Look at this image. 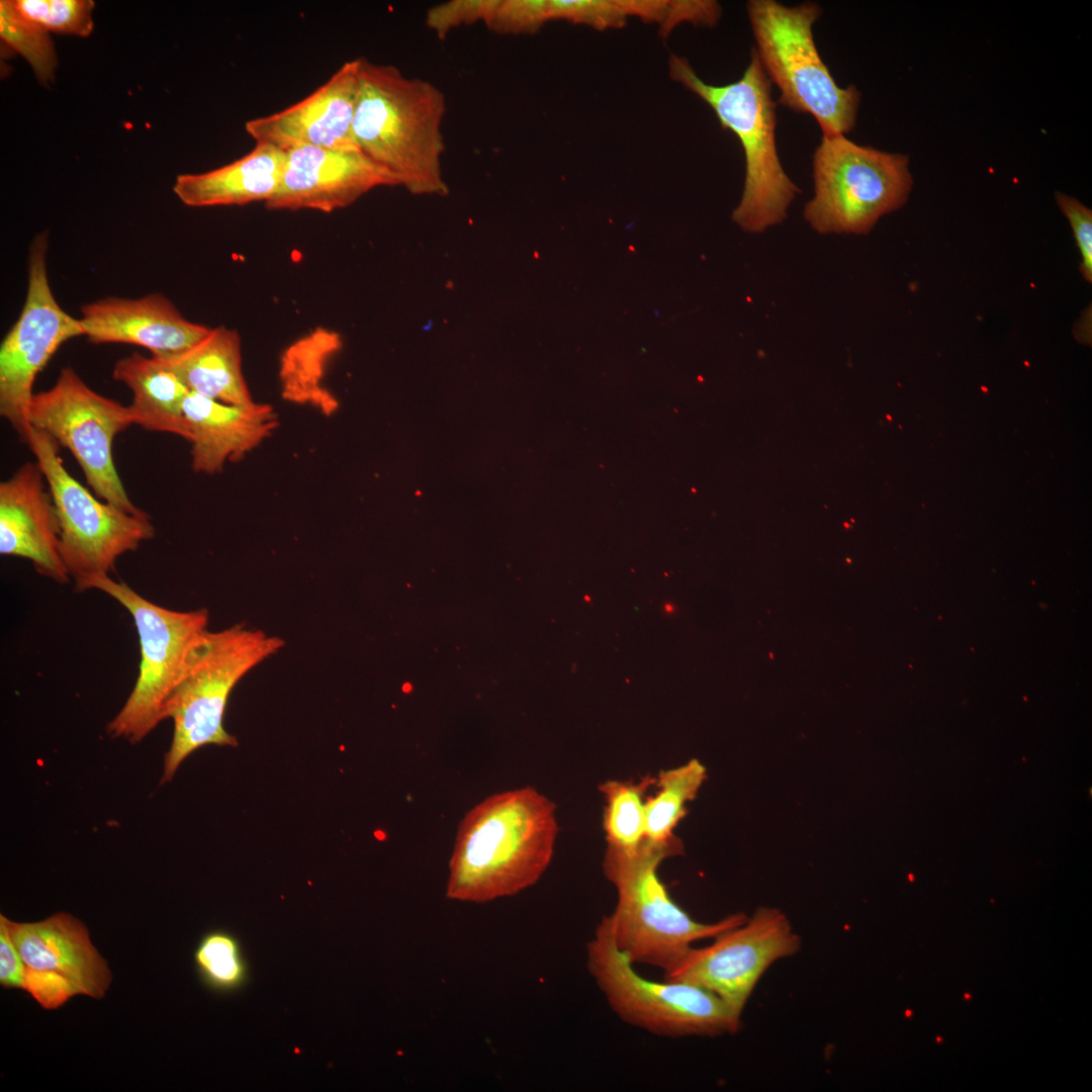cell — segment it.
<instances>
[{
    "label": "cell",
    "mask_w": 1092,
    "mask_h": 1092,
    "mask_svg": "<svg viewBox=\"0 0 1092 1092\" xmlns=\"http://www.w3.org/2000/svg\"><path fill=\"white\" fill-rule=\"evenodd\" d=\"M359 60L344 63L322 86L293 105L246 122L256 143L285 152L298 147L361 151L353 135Z\"/></svg>",
    "instance_id": "2e32d148"
},
{
    "label": "cell",
    "mask_w": 1092,
    "mask_h": 1092,
    "mask_svg": "<svg viewBox=\"0 0 1092 1092\" xmlns=\"http://www.w3.org/2000/svg\"><path fill=\"white\" fill-rule=\"evenodd\" d=\"M48 248L47 233L31 242L23 307L0 345V415L25 444L32 430L27 413L36 376L65 342L84 336L80 320L65 311L53 293Z\"/></svg>",
    "instance_id": "7c38bea8"
},
{
    "label": "cell",
    "mask_w": 1092,
    "mask_h": 1092,
    "mask_svg": "<svg viewBox=\"0 0 1092 1092\" xmlns=\"http://www.w3.org/2000/svg\"><path fill=\"white\" fill-rule=\"evenodd\" d=\"M92 588L108 595L127 610L139 635L141 661L135 684L106 727L110 736L134 744L164 720V706L179 682L193 648L208 631L209 614L205 608L181 612L161 607L110 575L87 580L82 590Z\"/></svg>",
    "instance_id": "52a82bcc"
},
{
    "label": "cell",
    "mask_w": 1092,
    "mask_h": 1092,
    "mask_svg": "<svg viewBox=\"0 0 1092 1092\" xmlns=\"http://www.w3.org/2000/svg\"><path fill=\"white\" fill-rule=\"evenodd\" d=\"M353 135L359 149L414 194H446L441 158L444 93L396 67L358 59Z\"/></svg>",
    "instance_id": "7a4b0ae2"
},
{
    "label": "cell",
    "mask_w": 1092,
    "mask_h": 1092,
    "mask_svg": "<svg viewBox=\"0 0 1092 1092\" xmlns=\"http://www.w3.org/2000/svg\"><path fill=\"white\" fill-rule=\"evenodd\" d=\"M79 320L84 336L92 344L135 345L154 357L182 353L211 329L184 317L161 293L138 298L104 297L84 304Z\"/></svg>",
    "instance_id": "ac0fdd59"
},
{
    "label": "cell",
    "mask_w": 1092,
    "mask_h": 1092,
    "mask_svg": "<svg viewBox=\"0 0 1092 1092\" xmlns=\"http://www.w3.org/2000/svg\"><path fill=\"white\" fill-rule=\"evenodd\" d=\"M681 853L684 844L677 836L661 843L645 840L633 851L606 847L603 871L618 896L607 919L617 947L633 965H649L666 973L694 942L715 938L748 918L736 913L715 923H701L681 909L657 874L663 860Z\"/></svg>",
    "instance_id": "3957f363"
},
{
    "label": "cell",
    "mask_w": 1092,
    "mask_h": 1092,
    "mask_svg": "<svg viewBox=\"0 0 1092 1092\" xmlns=\"http://www.w3.org/2000/svg\"><path fill=\"white\" fill-rule=\"evenodd\" d=\"M112 375L132 393L133 425L189 440L183 405L190 390L160 360L133 352L115 362Z\"/></svg>",
    "instance_id": "7402d4cb"
},
{
    "label": "cell",
    "mask_w": 1092,
    "mask_h": 1092,
    "mask_svg": "<svg viewBox=\"0 0 1092 1092\" xmlns=\"http://www.w3.org/2000/svg\"><path fill=\"white\" fill-rule=\"evenodd\" d=\"M556 806L532 787L491 795L460 822L446 897L483 903L533 886L549 867Z\"/></svg>",
    "instance_id": "6da1fadb"
},
{
    "label": "cell",
    "mask_w": 1092,
    "mask_h": 1092,
    "mask_svg": "<svg viewBox=\"0 0 1092 1092\" xmlns=\"http://www.w3.org/2000/svg\"><path fill=\"white\" fill-rule=\"evenodd\" d=\"M800 947L801 939L785 913L763 907L743 924L715 937L713 943L692 947L663 978L707 989L740 1021L745 1004L765 970L776 961L795 954Z\"/></svg>",
    "instance_id": "4fadbf2b"
},
{
    "label": "cell",
    "mask_w": 1092,
    "mask_h": 1092,
    "mask_svg": "<svg viewBox=\"0 0 1092 1092\" xmlns=\"http://www.w3.org/2000/svg\"><path fill=\"white\" fill-rule=\"evenodd\" d=\"M5 921L24 965L22 990L43 1009H58L77 995L105 996L112 973L81 920L58 912L36 922Z\"/></svg>",
    "instance_id": "5bb4252c"
},
{
    "label": "cell",
    "mask_w": 1092,
    "mask_h": 1092,
    "mask_svg": "<svg viewBox=\"0 0 1092 1092\" xmlns=\"http://www.w3.org/2000/svg\"><path fill=\"white\" fill-rule=\"evenodd\" d=\"M285 642L242 623L207 631L193 648L182 676L163 711L174 729L165 754L161 784L170 782L180 764L205 745H238L223 726L229 697L258 664L276 654Z\"/></svg>",
    "instance_id": "5b68a950"
},
{
    "label": "cell",
    "mask_w": 1092,
    "mask_h": 1092,
    "mask_svg": "<svg viewBox=\"0 0 1092 1092\" xmlns=\"http://www.w3.org/2000/svg\"><path fill=\"white\" fill-rule=\"evenodd\" d=\"M194 963L201 980L214 991H235L248 978L239 941L222 930H213L201 937L194 951Z\"/></svg>",
    "instance_id": "484cf974"
},
{
    "label": "cell",
    "mask_w": 1092,
    "mask_h": 1092,
    "mask_svg": "<svg viewBox=\"0 0 1092 1092\" xmlns=\"http://www.w3.org/2000/svg\"><path fill=\"white\" fill-rule=\"evenodd\" d=\"M548 21L546 0H497L484 22L502 34L534 33Z\"/></svg>",
    "instance_id": "f1b7e54d"
},
{
    "label": "cell",
    "mask_w": 1092,
    "mask_h": 1092,
    "mask_svg": "<svg viewBox=\"0 0 1092 1092\" xmlns=\"http://www.w3.org/2000/svg\"><path fill=\"white\" fill-rule=\"evenodd\" d=\"M668 68L670 78L704 100L742 146L745 182L733 219L750 233H762L784 221L800 189L780 161L772 84L754 49L740 79L726 85L704 82L690 62L676 55L670 56Z\"/></svg>",
    "instance_id": "277c9868"
},
{
    "label": "cell",
    "mask_w": 1092,
    "mask_h": 1092,
    "mask_svg": "<svg viewBox=\"0 0 1092 1092\" xmlns=\"http://www.w3.org/2000/svg\"><path fill=\"white\" fill-rule=\"evenodd\" d=\"M285 162V151L257 143L249 154L228 165L204 173L178 175L173 191L191 207L267 202L280 184Z\"/></svg>",
    "instance_id": "ffe728a7"
},
{
    "label": "cell",
    "mask_w": 1092,
    "mask_h": 1092,
    "mask_svg": "<svg viewBox=\"0 0 1092 1092\" xmlns=\"http://www.w3.org/2000/svg\"><path fill=\"white\" fill-rule=\"evenodd\" d=\"M0 553L30 560L39 574L58 583L70 579L54 498L36 460L0 483Z\"/></svg>",
    "instance_id": "e0dca14e"
},
{
    "label": "cell",
    "mask_w": 1092,
    "mask_h": 1092,
    "mask_svg": "<svg viewBox=\"0 0 1092 1092\" xmlns=\"http://www.w3.org/2000/svg\"><path fill=\"white\" fill-rule=\"evenodd\" d=\"M27 419L72 453L98 497L133 515L146 513L128 497L112 455L114 438L133 424L128 405L94 391L65 367L51 388L33 394Z\"/></svg>",
    "instance_id": "8fae6325"
},
{
    "label": "cell",
    "mask_w": 1092,
    "mask_h": 1092,
    "mask_svg": "<svg viewBox=\"0 0 1092 1092\" xmlns=\"http://www.w3.org/2000/svg\"><path fill=\"white\" fill-rule=\"evenodd\" d=\"M25 18L48 32L88 36L94 27L92 0H12Z\"/></svg>",
    "instance_id": "83f0119b"
},
{
    "label": "cell",
    "mask_w": 1092,
    "mask_h": 1092,
    "mask_svg": "<svg viewBox=\"0 0 1092 1092\" xmlns=\"http://www.w3.org/2000/svg\"><path fill=\"white\" fill-rule=\"evenodd\" d=\"M706 779L707 769L696 758L658 774L657 792L645 800L646 840L661 843L675 837L674 829L688 812L686 805L697 797Z\"/></svg>",
    "instance_id": "603a6c76"
},
{
    "label": "cell",
    "mask_w": 1092,
    "mask_h": 1092,
    "mask_svg": "<svg viewBox=\"0 0 1092 1092\" xmlns=\"http://www.w3.org/2000/svg\"><path fill=\"white\" fill-rule=\"evenodd\" d=\"M497 0H453L434 6L427 12L426 23L438 37L464 24L485 22Z\"/></svg>",
    "instance_id": "f546056e"
},
{
    "label": "cell",
    "mask_w": 1092,
    "mask_h": 1092,
    "mask_svg": "<svg viewBox=\"0 0 1092 1092\" xmlns=\"http://www.w3.org/2000/svg\"><path fill=\"white\" fill-rule=\"evenodd\" d=\"M52 492L60 526V553L67 571L82 590L87 580L109 575L116 560L155 536L150 516L133 515L98 500L76 480L60 458L59 445L44 432L31 430L26 442Z\"/></svg>",
    "instance_id": "30bf717a"
},
{
    "label": "cell",
    "mask_w": 1092,
    "mask_h": 1092,
    "mask_svg": "<svg viewBox=\"0 0 1092 1092\" xmlns=\"http://www.w3.org/2000/svg\"><path fill=\"white\" fill-rule=\"evenodd\" d=\"M24 965L10 936L5 916L0 915V985L5 989L23 988Z\"/></svg>",
    "instance_id": "1f68e13d"
},
{
    "label": "cell",
    "mask_w": 1092,
    "mask_h": 1092,
    "mask_svg": "<svg viewBox=\"0 0 1092 1092\" xmlns=\"http://www.w3.org/2000/svg\"><path fill=\"white\" fill-rule=\"evenodd\" d=\"M655 785V778L646 775L638 782L608 780L599 785L605 799L603 826L607 846L633 851L645 838V796Z\"/></svg>",
    "instance_id": "cb8c5ba5"
},
{
    "label": "cell",
    "mask_w": 1092,
    "mask_h": 1092,
    "mask_svg": "<svg viewBox=\"0 0 1092 1092\" xmlns=\"http://www.w3.org/2000/svg\"><path fill=\"white\" fill-rule=\"evenodd\" d=\"M155 358L175 373L191 392L229 404L254 402L243 374L241 339L235 330L211 328L190 349Z\"/></svg>",
    "instance_id": "44dd1931"
},
{
    "label": "cell",
    "mask_w": 1092,
    "mask_h": 1092,
    "mask_svg": "<svg viewBox=\"0 0 1092 1092\" xmlns=\"http://www.w3.org/2000/svg\"><path fill=\"white\" fill-rule=\"evenodd\" d=\"M183 411L191 443V467L197 473L221 472L225 463L241 460L278 426L273 407L253 402L223 403L189 392Z\"/></svg>",
    "instance_id": "d6986e66"
},
{
    "label": "cell",
    "mask_w": 1092,
    "mask_h": 1092,
    "mask_svg": "<svg viewBox=\"0 0 1092 1092\" xmlns=\"http://www.w3.org/2000/svg\"><path fill=\"white\" fill-rule=\"evenodd\" d=\"M815 194L804 217L820 234H868L912 189L909 158L822 134L813 154Z\"/></svg>",
    "instance_id": "ba28073f"
},
{
    "label": "cell",
    "mask_w": 1092,
    "mask_h": 1092,
    "mask_svg": "<svg viewBox=\"0 0 1092 1092\" xmlns=\"http://www.w3.org/2000/svg\"><path fill=\"white\" fill-rule=\"evenodd\" d=\"M586 967L610 1008L624 1022L666 1037L718 1036L738 1031L727 1005L702 987L640 976L617 947L607 916L586 945Z\"/></svg>",
    "instance_id": "9c48e42d"
},
{
    "label": "cell",
    "mask_w": 1092,
    "mask_h": 1092,
    "mask_svg": "<svg viewBox=\"0 0 1092 1092\" xmlns=\"http://www.w3.org/2000/svg\"><path fill=\"white\" fill-rule=\"evenodd\" d=\"M383 185L397 182L362 151L298 147L286 152L280 184L265 205L269 209L332 212Z\"/></svg>",
    "instance_id": "9a60e30c"
},
{
    "label": "cell",
    "mask_w": 1092,
    "mask_h": 1092,
    "mask_svg": "<svg viewBox=\"0 0 1092 1092\" xmlns=\"http://www.w3.org/2000/svg\"><path fill=\"white\" fill-rule=\"evenodd\" d=\"M1056 201L1070 222L1081 254L1080 272L1089 283L1092 281V211L1075 197L1057 191Z\"/></svg>",
    "instance_id": "4dcf8cb0"
},
{
    "label": "cell",
    "mask_w": 1092,
    "mask_h": 1092,
    "mask_svg": "<svg viewBox=\"0 0 1092 1092\" xmlns=\"http://www.w3.org/2000/svg\"><path fill=\"white\" fill-rule=\"evenodd\" d=\"M0 35L29 63L39 83L54 80L58 59L49 32L21 15L12 0L0 1Z\"/></svg>",
    "instance_id": "4316f807"
},
{
    "label": "cell",
    "mask_w": 1092,
    "mask_h": 1092,
    "mask_svg": "<svg viewBox=\"0 0 1092 1092\" xmlns=\"http://www.w3.org/2000/svg\"><path fill=\"white\" fill-rule=\"evenodd\" d=\"M747 16L761 67L781 92L779 103L811 114L822 134L853 129L860 93L838 86L816 48L813 25L822 14L814 2L787 6L775 0H750Z\"/></svg>",
    "instance_id": "8992f818"
},
{
    "label": "cell",
    "mask_w": 1092,
    "mask_h": 1092,
    "mask_svg": "<svg viewBox=\"0 0 1092 1092\" xmlns=\"http://www.w3.org/2000/svg\"><path fill=\"white\" fill-rule=\"evenodd\" d=\"M548 21L565 20L596 29L619 28L628 17L661 23L666 12L662 0H547Z\"/></svg>",
    "instance_id": "d4e9b609"
}]
</instances>
